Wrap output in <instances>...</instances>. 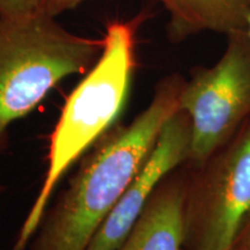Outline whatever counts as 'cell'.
<instances>
[{"label": "cell", "instance_id": "obj_1", "mask_svg": "<svg viewBox=\"0 0 250 250\" xmlns=\"http://www.w3.org/2000/svg\"><path fill=\"white\" fill-rule=\"evenodd\" d=\"M186 79L167 76L147 105L127 125H115L93 145L37 228L28 250H86L180 110Z\"/></svg>", "mask_w": 250, "mask_h": 250}, {"label": "cell", "instance_id": "obj_2", "mask_svg": "<svg viewBox=\"0 0 250 250\" xmlns=\"http://www.w3.org/2000/svg\"><path fill=\"white\" fill-rule=\"evenodd\" d=\"M147 18V13L142 12L129 20H114L107 24L101 55L70 94L51 134L44 180L12 250L28 248L59 181L116 125L137 66V33Z\"/></svg>", "mask_w": 250, "mask_h": 250}, {"label": "cell", "instance_id": "obj_3", "mask_svg": "<svg viewBox=\"0 0 250 250\" xmlns=\"http://www.w3.org/2000/svg\"><path fill=\"white\" fill-rule=\"evenodd\" d=\"M104 41L77 35L35 12L0 18V153L11 125L26 117L65 78L89 71Z\"/></svg>", "mask_w": 250, "mask_h": 250}, {"label": "cell", "instance_id": "obj_4", "mask_svg": "<svg viewBox=\"0 0 250 250\" xmlns=\"http://www.w3.org/2000/svg\"><path fill=\"white\" fill-rule=\"evenodd\" d=\"M184 250H230L250 217V120L202 165H188Z\"/></svg>", "mask_w": 250, "mask_h": 250}, {"label": "cell", "instance_id": "obj_5", "mask_svg": "<svg viewBox=\"0 0 250 250\" xmlns=\"http://www.w3.org/2000/svg\"><path fill=\"white\" fill-rule=\"evenodd\" d=\"M180 109L190 120L187 164L196 167L227 144L250 120V37L247 29L227 35L223 56L197 67L181 92Z\"/></svg>", "mask_w": 250, "mask_h": 250}, {"label": "cell", "instance_id": "obj_6", "mask_svg": "<svg viewBox=\"0 0 250 250\" xmlns=\"http://www.w3.org/2000/svg\"><path fill=\"white\" fill-rule=\"evenodd\" d=\"M190 140V120L180 109L166 124L147 160L131 180L86 250L118 249L162 181L188 161Z\"/></svg>", "mask_w": 250, "mask_h": 250}, {"label": "cell", "instance_id": "obj_7", "mask_svg": "<svg viewBox=\"0 0 250 250\" xmlns=\"http://www.w3.org/2000/svg\"><path fill=\"white\" fill-rule=\"evenodd\" d=\"M187 191L184 164L162 181L116 250H184Z\"/></svg>", "mask_w": 250, "mask_h": 250}, {"label": "cell", "instance_id": "obj_8", "mask_svg": "<svg viewBox=\"0 0 250 250\" xmlns=\"http://www.w3.org/2000/svg\"><path fill=\"white\" fill-rule=\"evenodd\" d=\"M169 14L168 35L181 42L203 31L246 29L249 0H158Z\"/></svg>", "mask_w": 250, "mask_h": 250}, {"label": "cell", "instance_id": "obj_9", "mask_svg": "<svg viewBox=\"0 0 250 250\" xmlns=\"http://www.w3.org/2000/svg\"><path fill=\"white\" fill-rule=\"evenodd\" d=\"M42 0H0V18L12 19L39 12Z\"/></svg>", "mask_w": 250, "mask_h": 250}, {"label": "cell", "instance_id": "obj_10", "mask_svg": "<svg viewBox=\"0 0 250 250\" xmlns=\"http://www.w3.org/2000/svg\"><path fill=\"white\" fill-rule=\"evenodd\" d=\"M85 0H42L40 11L56 18L68 9H73Z\"/></svg>", "mask_w": 250, "mask_h": 250}, {"label": "cell", "instance_id": "obj_11", "mask_svg": "<svg viewBox=\"0 0 250 250\" xmlns=\"http://www.w3.org/2000/svg\"><path fill=\"white\" fill-rule=\"evenodd\" d=\"M230 250H250V217L237 234Z\"/></svg>", "mask_w": 250, "mask_h": 250}, {"label": "cell", "instance_id": "obj_12", "mask_svg": "<svg viewBox=\"0 0 250 250\" xmlns=\"http://www.w3.org/2000/svg\"><path fill=\"white\" fill-rule=\"evenodd\" d=\"M247 33L250 37V0L248 1V13H247V23H246Z\"/></svg>", "mask_w": 250, "mask_h": 250}, {"label": "cell", "instance_id": "obj_13", "mask_svg": "<svg viewBox=\"0 0 250 250\" xmlns=\"http://www.w3.org/2000/svg\"><path fill=\"white\" fill-rule=\"evenodd\" d=\"M2 190H4V188H2V187H0V192H1Z\"/></svg>", "mask_w": 250, "mask_h": 250}]
</instances>
